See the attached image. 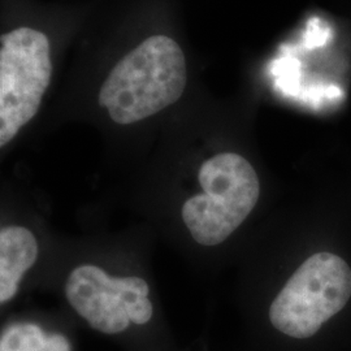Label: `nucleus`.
Returning a JSON list of instances; mask_svg holds the SVG:
<instances>
[{"label": "nucleus", "instance_id": "nucleus-1", "mask_svg": "<svg viewBox=\"0 0 351 351\" xmlns=\"http://www.w3.org/2000/svg\"><path fill=\"white\" fill-rule=\"evenodd\" d=\"M262 326L275 351L350 349L351 194L339 176L317 178Z\"/></svg>", "mask_w": 351, "mask_h": 351}, {"label": "nucleus", "instance_id": "nucleus-2", "mask_svg": "<svg viewBox=\"0 0 351 351\" xmlns=\"http://www.w3.org/2000/svg\"><path fill=\"white\" fill-rule=\"evenodd\" d=\"M186 80L181 47L172 38L154 36L113 66L99 91V104L114 123L134 124L178 101Z\"/></svg>", "mask_w": 351, "mask_h": 351}, {"label": "nucleus", "instance_id": "nucleus-3", "mask_svg": "<svg viewBox=\"0 0 351 351\" xmlns=\"http://www.w3.org/2000/svg\"><path fill=\"white\" fill-rule=\"evenodd\" d=\"M198 180L203 193L184 203L182 220L198 243L217 246L230 239L256 210L262 180L250 159L234 151L207 159Z\"/></svg>", "mask_w": 351, "mask_h": 351}, {"label": "nucleus", "instance_id": "nucleus-4", "mask_svg": "<svg viewBox=\"0 0 351 351\" xmlns=\"http://www.w3.org/2000/svg\"><path fill=\"white\" fill-rule=\"evenodd\" d=\"M52 75L50 40L42 32L19 27L1 36L0 146L10 143L38 112Z\"/></svg>", "mask_w": 351, "mask_h": 351}, {"label": "nucleus", "instance_id": "nucleus-5", "mask_svg": "<svg viewBox=\"0 0 351 351\" xmlns=\"http://www.w3.org/2000/svg\"><path fill=\"white\" fill-rule=\"evenodd\" d=\"M150 289L139 277H112L97 265L71 272L65 295L88 326L108 336L124 335L130 326H147L154 316Z\"/></svg>", "mask_w": 351, "mask_h": 351}, {"label": "nucleus", "instance_id": "nucleus-6", "mask_svg": "<svg viewBox=\"0 0 351 351\" xmlns=\"http://www.w3.org/2000/svg\"><path fill=\"white\" fill-rule=\"evenodd\" d=\"M38 243L23 226H7L0 232V302L11 301L26 271L36 263Z\"/></svg>", "mask_w": 351, "mask_h": 351}, {"label": "nucleus", "instance_id": "nucleus-7", "mask_svg": "<svg viewBox=\"0 0 351 351\" xmlns=\"http://www.w3.org/2000/svg\"><path fill=\"white\" fill-rule=\"evenodd\" d=\"M0 351H72V343L34 323H13L1 333Z\"/></svg>", "mask_w": 351, "mask_h": 351}, {"label": "nucleus", "instance_id": "nucleus-8", "mask_svg": "<svg viewBox=\"0 0 351 351\" xmlns=\"http://www.w3.org/2000/svg\"><path fill=\"white\" fill-rule=\"evenodd\" d=\"M339 177L341 178V181L343 182V185L348 189V191L351 194V155L348 163L345 165V168H343V171L339 172Z\"/></svg>", "mask_w": 351, "mask_h": 351}]
</instances>
